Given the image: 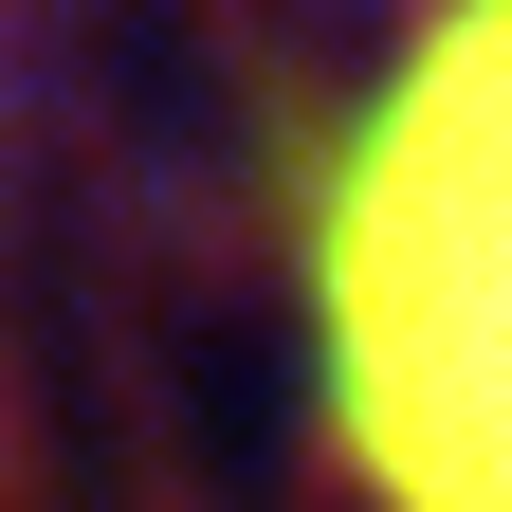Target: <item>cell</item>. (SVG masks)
I'll list each match as a JSON object with an SVG mask.
<instances>
[{"label":"cell","mask_w":512,"mask_h":512,"mask_svg":"<svg viewBox=\"0 0 512 512\" xmlns=\"http://www.w3.org/2000/svg\"><path fill=\"white\" fill-rule=\"evenodd\" d=\"M311 348L384 512H512V0H458L311 165Z\"/></svg>","instance_id":"6da1fadb"}]
</instances>
